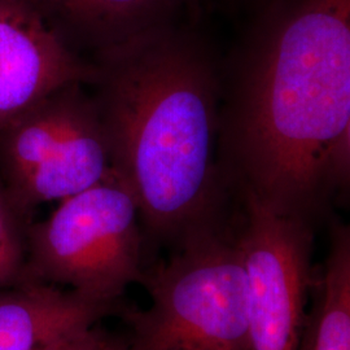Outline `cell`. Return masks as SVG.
Segmentation results:
<instances>
[{
	"label": "cell",
	"instance_id": "obj_1",
	"mask_svg": "<svg viewBox=\"0 0 350 350\" xmlns=\"http://www.w3.org/2000/svg\"><path fill=\"white\" fill-rule=\"evenodd\" d=\"M219 121L240 191L315 217L350 175V0H269Z\"/></svg>",
	"mask_w": 350,
	"mask_h": 350
},
{
	"label": "cell",
	"instance_id": "obj_2",
	"mask_svg": "<svg viewBox=\"0 0 350 350\" xmlns=\"http://www.w3.org/2000/svg\"><path fill=\"white\" fill-rule=\"evenodd\" d=\"M92 60L113 174L137 202L144 232L175 247L221 224V85L209 50L166 23Z\"/></svg>",
	"mask_w": 350,
	"mask_h": 350
},
{
	"label": "cell",
	"instance_id": "obj_3",
	"mask_svg": "<svg viewBox=\"0 0 350 350\" xmlns=\"http://www.w3.org/2000/svg\"><path fill=\"white\" fill-rule=\"evenodd\" d=\"M150 305L122 310L131 350H248L247 275L235 231H193L144 273Z\"/></svg>",
	"mask_w": 350,
	"mask_h": 350
},
{
	"label": "cell",
	"instance_id": "obj_4",
	"mask_svg": "<svg viewBox=\"0 0 350 350\" xmlns=\"http://www.w3.org/2000/svg\"><path fill=\"white\" fill-rule=\"evenodd\" d=\"M142 230L137 202L113 174L30 224L25 282L120 302L127 287L144 278Z\"/></svg>",
	"mask_w": 350,
	"mask_h": 350
},
{
	"label": "cell",
	"instance_id": "obj_5",
	"mask_svg": "<svg viewBox=\"0 0 350 350\" xmlns=\"http://www.w3.org/2000/svg\"><path fill=\"white\" fill-rule=\"evenodd\" d=\"M86 88H57L0 130V179L30 219L39 205L65 200L113 175L100 109Z\"/></svg>",
	"mask_w": 350,
	"mask_h": 350
},
{
	"label": "cell",
	"instance_id": "obj_6",
	"mask_svg": "<svg viewBox=\"0 0 350 350\" xmlns=\"http://www.w3.org/2000/svg\"><path fill=\"white\" fill-rule=\"evenodd\" d=\"M240 192L235 237L247 275L248 350H300L313 283V224Z\"/></svg>",
	"mask_w": 350,
	"mask_h": 350
},
{
	"label": "cell",
	"instance_id": "obj_7",
	"mask_svg": "<svg viewBox=\"0 0 350 350\" xmlns=\"http://www.w3.org/2000/svg\"><path fill=\"white\" fill-rule=\"evenodd\" d=\"M98 66L26 0H0V130L70 83L92 86Z\"/></svg>",
	"mask_w": 350,
	"mask_h": 350
},
{
	"label": "cell",
	"instance_id": "obj_8",
	"mask_svg": "<svg viewBox=\"0 0 350 350\" xmlns=\"http://www.w3.org/2000/svg\"><path fill=\"white\" fill-rule=\"evenodd\" d=\"M72 289L24 282L0 288V350H42L122 310Z\"/></svg>",
	"mask_w": 350,
	"mask_h": 350
},
{
	"label": "cell",
	"instance_id": "obj_9",
	"mask_svg": "<svg viewBox=\"0 0 350 350\" xmlns=\"http://www.w3.org/2000/svg\"><path fill=\"white\" fill-rule=\"evenodd\" d=\"M62 37L94 57L154 26L172 23L183 0H26Z\"/></svg>",
	"mask_w": 350,
	"mask_h": 350
},
{
	"label": "cell",
	"instance_id": "obj_10",
	"mask_svg": "<svg viewBox=\"0 0 350 350\" xmlns=\"http://www.w3.org/2000/svg\"><path fill=\"white\" fill-rule=\"evenodd\" d=\"M313 310L300 350H350V230L334 225Z\"/></svg>",
	"mask_w": 350,
	"mask_h": 350
},
{
	"label": "cell",
	"instance_id": "obj_11",
	"mask_svg": "<svg viewBox=\"0 0 350 350\" xmlns=\"http://www.w3.org/2000/svg\"><path fill=\"white\" fill-rule=\"evenodd\" d=\"M30 224L31 219L17 209L0 179V288L25 282Z\"/></svg>",
	"mask_w": 350,
	"mask_h": 350
},
{
	"label": "cell",
	"instance_id": "obj_12",
	"mask_svg": "<svg viewBox=\"0 0 350 350\" xmlns=\"http://www.w3.org/2000/svg\"><path fill=\"white\" fill-rule=\"evenodd\" d=\"M42 350H131V348L129 338L126 340L94 325L63 336Z\"/></svg>",
	"mask_w": 350,
	"mask_h": 350
},
{
	"label": "cell",
	"instance_id": "obj_13",
	"mask_svg": "<svg viewBox=\"0 0 350 350\" xmlns=\"http://www.w3.org/2000/svg\"><path fill=\"white\" fill-rule=\"evenodd\" d=\"M266 1H269V0H266Z\"/></svg>",
	"mask_w": 350,
	"mask_h": 350
}]
</instances>
